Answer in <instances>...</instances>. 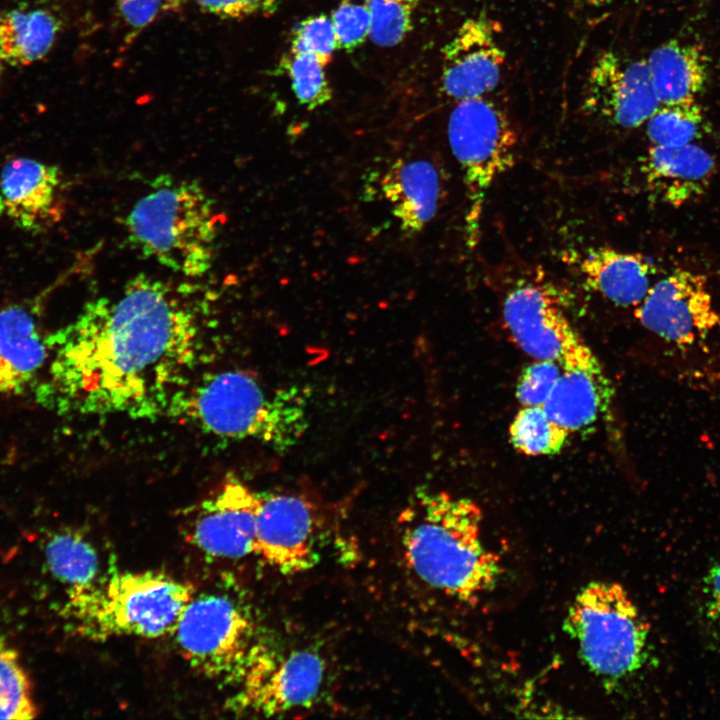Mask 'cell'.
<instances>
[{"mask_svg": "<svg viewBox=\"0 0 720 720\" xmlns=\"http://www.w3.org/2000/svg\"><path fill=\"white\" fill-rule=\"evenodd\" d=\"M715 169L713 156L693 143L651 144L644 162L649 189L673 207L700 198L709 188Z\"/></svg>", "mask_w": 720, "mask_h": 720, "instance_id": "e0dca14e", "label": "cell"}, {"mask_svg": "<svg viewBox=\"0 0 720 720\" xmlns=\"http://www.w3.org/2000/svg\"><path fill=\"white\" fill-rule=\"evenodd\" d=\"M192 668L221 680H241L260 649L248 610L222 593L194 594L173 633Z\"/></svg>", "mask_w": 720, "mask_h": 720, "instance_id": "ba28073f", "label": "cell"}, {"mask_svg": "<svg viewBox=\"0 0 720 720\" xmlns=\"http://www.w3.org/2000/svg\"><path fill=\"white\" fill-rule=\"evenodd\" d=\"M702 121L696 101L660 105L647 120L646 132L652 145H684L699 135Z\"/></svg>", "mask_w": 720, "mask_h": 720, "instance_id": "83f0119b", "label": "cell"}, {"mask_svg": "<svg viewBox=\"0 0 720 720\" xmlns=\"http://www.w3.org/2000/svg\"><path fill=\"white\" fill-rule=\"evenodd\" d=\"M502 312L514 342L535 360L602 372L592 350L544 288L528 282L516 285L507 292Z\"/></svg>", "mask_w": 720, "mask_h": 720, "instance_id": "9c48e42d", "label": "cell"}, {"mask_svg": "<svg viewBox=\"0 0 720 720\" xmlns=\"http://www.w3.org/2000/svg\"><path fill=\"white\" fill-rule=\"evenodd\" d=\"M635 316L667 342L690 345L720 323L706 278L678 269L652 284Z\"/></svg>", "mask_w": 720, "mask_h": 720, "instance_id": "7c38bea8", "label": "cell"}, {"mask_svg": "<svg viewBox=\"0 0 720 720\" xmlns=\"http://www.w3.org/2000/svg\"><path fill=\"white\" fill-rule=\"evenodd\" d=\"M184 0H116L115 15L125 43L134 41L148 26L177 12Z\"/></svg>", "mask_w": 720, "mask_h": 720, "instance_id": "4dcf8cb0", "label": "cell"}, {"mask_svg": "<svg viewBox=\"0 0 720 720\" xmlns=\"http://www.w3.org/2000/svg\"><path fill=\"white\" fill-rule=\"evenodd\" d=\"M584 105L622 128L646 123L660 106L646 59L631 60L610 50L600 53L586 78Z\"/></svg>", "mask_w": 720, "mask_h": 720, "instance_id": "4fadbf2b", "label": "cell"}, {"mask_svg": "<svg viewBox=\"0 0 720 720\" xmlns=\"http://www.w3.org/2000/svg\"><path fill=\"white\" fill-rule=\"evenodd\" d=\"M646 61L660 105L696 101L707 79V62L698 47L669 40Z\"/></svg>", "mask_w": 720, "mask_h": 720, "instance_id": "44dd1931", "label": "cell"}, {"mask_svg": "<svg viewBox=\"0 0 720 720\" xmlns=\"http://www.w3.org/2000/svg\"><path fill=\"white\" fill-rule=\"evenodd\" d=\"M304 400L295 388L271 391L249 373L226 370L183 387L167 411L214 437L285 450L306 428Z\"/></svg>", "mask_w": 720, "mask_h": 720, "instance_id": "3957f363", "label": "cell"}, {"mask_svg": "<svg viewBox=\"0 0 720 720\" xmlns=\"http://www.w3.org/2000/svg\"><path fill=\"white\" fill-rule=\"evenodd\" d=\"M405 562L430 588L461 601L495 589L503 567L483 535V513L473 500L421 488L399 517Z\"/></svg>", "mask_w": 720, "mask_h": 720, "instance_id": "7a4b0ae2", "label": "cell"}, {"mask_svg": "<svg viewBox=\"0 0 720 720\" xmlns=\"http://www.w3.org/2000/svg\"><path fill=\"white\" fill-rule=\"evenodd\" d=\"M4 63H5V62L3 61V59H2V57H1V55H0V78H1V75H2L3 70H4Z\"/></svg>", "mask_w": 720, "mask_h": 720, "instance_id": "8d00e7d4", "label": "cell"}, {"mask_svg": "<svg viewBox=\"0 0 720 720\" xmlns=\"http://www.w3.org/2000/svg\"><path fill=\"white\" fill-rule=\"evenodd\" d=\"M441 53V88L449 99L484 97L499 84L506 56L488 18H467Z\"/></svg>", "mask_w": 720, "mask_h": 720, "instance_id": "9a60e30c", "label": "cell"}, {"mask_svg": "<svg viewBox=\"0 0 720 720\" xmlns=\"http://www.w3.org/2000/svg\"><path fill=\"white\" fill-rule=\"evenodd\" d=\"M49 357L34 314L23 305L0 309V394L17 395L32 385Z\"/></svg>", "mask_w": 720, "mask_h": 720, "instance_id": "ac0fdd59", "label": "cell"}, {"mask_svg": "<svg viewBox=\"0 0 720 720\" xmlns=\"http://www.w3.org/2000/svg\"><path fill=\"white\" fill-rule=\"evenodd\" d=\"M337 49L339 46L332 19L326 14L308 16L292 31L289 51L313 54L325 67L331 63Z\"/></svg>", "mask_w": 720, "mask_h": 720, "instance_id": "f546056e", "label": "cell"}, {"mask_svg": "<svg viewBox=\"0 0 720 720\" xmlns=\"http://www.w3.org/2000/svg\"><path fill=\"white\" fill-rule=\"evenodd\" d=\"M44 556L50 574L67 593L89 589L103 578L96 548L77 531L64 529L51 534Z\"/></svg>", "mask_w": 720, "mask_h": 720, "instance_id": "cb8c5ba5", "label": "cell"}, {"mask_svg": "<svg viewBox=\"0 0 720 720\" xmlns=\"http://www.w3.org/2000/svg\"><path fill=\"white\" fill-rule=\"evenodd\" d=\"M604 380L603 372L562 369L542 407L552 421L573 434L598 418Z\"/></svg>", "mask_w": 720, "mask_h": 720, "instance_id": "603a6c76", "label": "cell"}, {"mask_svg": "<svg viewBox=\"0 0 720 720\" xmlns=\"http://www.w3.org/2000/svg\"><path fill=\"white\" fill-rule=\"evenodd\" d=\"M191 585L153 570L112 571L93 587L67 593L78 632L91 639L158 638L173 633L194 596Z\"/></svg>", "mask_w": 720, "mask_h": 720, "instance_id": "5b68a950", "label": "cell"}, {"mask_svg": "<svg viewBox=\"0 0 720 720\" xmlns=\"http://www.w3.org/2000/svg\"><path fill=\"white\" fill-rule=\"evenodd\" d=\"M124 226L136 251L175 272L200 277L213 264L218 216L213 199L194 181L157 177Z\"/></svg>", "mask_w": 720, "mask_h": 720, "instance_id": "277c9868", "label": "cell"}, {"mask_svg": "<svg viewBox=\"0 0 720 720\" xmlns=\"http://www.w3.org/2000/svg\"><path fill=\"white\" fill-rule=\"evenodd\" d=\"M199 335L191 305L140 273L47 338L49 376L37 400L60 413L157 415L186 386Z\"/></svg>", "mask_w": 720, "mask_h": 720, "instance_id": "6da1fadb", "label": "cell"}, {"mask_svg": "<svg viewBox=\"0 0 720 720\" xmlns=\"http://www.w3.org/2000/svg\"><path fill=\"white\" fill-rule=\"evenodd\" d=\"M704 584L706 614L720 626V563L710 568L704 578Z\"/></svg>", "mask_w": 720, "mask_h": 720, "instance_id": "e575fe53", "label": "cell"}, {"mask_svg": "<svg viewBox=\"0 0 720 720\" xmlns=\"http://www.w3.org/2000/svg\"><path fill=\"white\" fill-rule=\"evenodd\" d=\"M447 132L464 176L468 199L466 242L474 248L486 195L496 179L513 167L518 135L508 115L487 96L457 101Z\"/></svg>", "mask_w": 720, "mask_h": 720, "instance_id": "52a82bcc", "label": "cell"}, {"mask_svg": "<svg viewBox=\"0 0 720 720\" xmlns=\"http://www.w3.org/2000/svg\"><path fill=\"white\" fill-rule=\"evenodd\" d=\"M31 680L17 650L0 631V719L35 718Z\"/></svg>", "mask_w": 720, "mask_h": 720, "instance_id": "484cf974", "label": "cell"}, {"mask_svg": "<svg viewBox=\"0 0 720 720\" xmlns=\"http://www.w3.org/2000/svg\"><path fill=\"white\" fill-rule=\"evenodd\" d=\"M260 494L235 477L201 502L190 528L192 542L205 554L239 559L254 553Z\"/></svg>", "mask_w": 720, "mask_h": 720, "instance_id": "5bb4252c", "label": "cell"}, {"mask_svg": "<svg viewBox=\"0 0 720 720\" xmlns=\"http://www.w3.org/2000/svg\"><path fill=\"white\" fill-rule=\"evenodd\" d=\"M280 68L287 75L298 103L307 110L320 108L332 99L325 66L313 54L289 51Z\"/></svg>", "mask_w": 720, "mask_h": 720, "instance_id": "4316f807", "label": "cell"}, {"mask_svg": "<svg viewBox=\"0 0 720 720\" xmlns=\"http://www.w3.org/2000/svg\"><path fill=\"white\" fill-rule=\"evenodd\" d=\"M323 658L309 649L287 653L258 650L229 705L235 712L262 716L312 705L325 682Z\"/></svg>", "mask_w": 720, "mask_h": 720, "instance_id": "30bf717a", "label": "cell"}, {"mask_svg": "<svg viewBox=\"0 0 720 720\" xmlns=\"http://www.w3.org/2000/svg\"><path fill=\"white\" fill-rule=\"evenodd\" d=\"M579 271L594 291L619 306H637L645 298L654 268L640 254L595 247L580 258Z\"/></svg>", "mask_w": 720, "mask_h": 720, "instance_id": "ffe728a7", "label": "cell"}, {"mask_svg": "<svg viewBox=\"0 0 720 720\" xmlns=\"http://www.w3.org/2000/svg\"><path fill=\"white\" fill-rule=\"evenodd\" d=\"M205 13L222 19L240 20L272 13L276 0H194Z\"/></svg>", "mask_w": 720, "mask_h": 720, "instance_id": "836d02e7", "label": "cell"}, {"mask_svg": "<svg viewBox=\"0 0 720 720\" xmlns=\"http://www.w3.org/2000/svg\"><path fill=\"white\" fill-rule=\"evenodd\" d=\"M561 371L558 363L549 360H535L526 366L516 386V397L521 406L543 405Z\"/></svg>", "mask_w": 720, "mask_h": 720, "instance_id": "d6a6232c", "label": "cell"}, {"mask_svg": "<svg viewBox=\"0 0 720 720\" xmlns=\"http://www.w3.org/2000/svg\"><path fill=\"white\" fill-rule=\"evenodd\" d=\"M385 199L400 229L407 235L421 232L435 216L441 197V179L428 160L397 161L382 181Z\"/></svg>", "mask_w": 720, "mask_h": 720, "instance_id": "d6986e66", "label": "cell"}, {"mask_svg": "<svg viewBox=\"0 0 720 720\" xmlns=\"http://www.w3.org/2000/svg\"><path fill=\"white\" fill-rule=\"evenodd\" d=\"M563 629L584 666L607 686L639 671L648 656L649 624L620 583L593 580L570 602Z\"/></svg>", "mask_w": 720, "mask_h": 720, "instance_id": "8992f818", "label": "cell"}, {"mask_svg": "<svg viewBox=\"0 0 720 720\" xmlns=\"http://www.w3.org/2000/svg\"><path fill=\"white\" fill-rule=\"evenodd\" d=\"M582 1L585 2L586 4L590 5V6L601 7V6L610 5V4L615 3V2H617V1H619V0H582Z\"/></svg>", "mask_w": 720, "mask_h": 720, "instance_id": "d590c367", "label": "cell"}, {"mask_svg": "<svg viewBox=\"0 0 720 720\" xmlns=\"http://www.w3.org/2000/svg\"><path fill=\"white\" fill-rule=\"evenodd\" d=\"M370 14V40L379 47L401 43L413 27L420 0H367Z\"/></svg>", "mask_w": 720, "mask_h": 720, "instance_id": "f1b7e54d", "label": "cell"}, {"mask_svg": "<svg viewBox=\"0 0 720 720\" xmlns=\"http://www.w3.org/2000/svg\"><path fill=\"white\" fill-rule=\"evenodd\" d=\"M331 19L339 49L352 52L369 38L371 14L367 0H341Z\"/></svg>", "mask_w": 720, "mask_h": 720, "instance_id": "1f68e13d", "label": "cell"}, {"mask_svg": "<svg viewBox=\"0 0 720 720\" xmlns=\"http://www.w3.org/2000/svg\"><path fill=\"white\" fill-rule=\"evenodd\" d=\"M62 174L55 165L16 157L0 170V217L39 233L57 222L62 209Z\"/></svg>", "mask_w": 720, "mask_h": 720, "instance_id": "2e32d148", "label": "cell"}, {"mask_svg": "<svg viewBox=\"0 0 720 720\" xmlns=\"http://www.w3.org/2000/svg\"><path fill=\"white\" fill-rule=\"evenodd\" d=\"M62 21L46 7L0 9V55L11 66L41 60L53 47Z\"/></svg>", "mask_w": 720, "mask_h": 720, "instance_id": "7402d4cb", "label": "cell"}, {"mask_svg": "<svg viewBox=\"0 0 720 720\" xmlns=\"http://www.w3.org/2000/svg\"><path fill=\"white\" fill-rule=\"evenodd\" d=\"M570 436L567 429L548 417L542 405L521 406L509 427L513 447L527 456L557 454Z\"/></svg>", "mask_w": 720, "mask_h": 720, "instance_id": "d4e9b609", "label": "cell"}, {"mask_svg": "<svg viewBox=\"0 0 720 720\" xmlns=\"http://www.w3.org/2000/svg\"><path fill=\"white\" fill-rule=\"evenodd\" d=\"M319 529V511L304 494H260L254 554L283 574L307 571L319 560Z\"/></svg>", "mask_w": 720, "mask_h": 720, "instance_id": "8fae6325", "label": "cell"}]
</instances>
